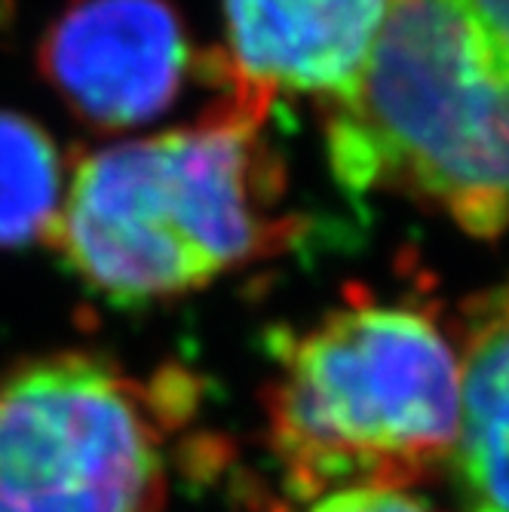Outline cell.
Returning a JSON list of instances; mask_svg holds the SVG:
<instances>
[{"mask_svg":"<svg viewBox=\"0 0 509 512\" xmlns=\"http://www.w3.org/2000/svg\"><path fill=\"white\" fill-rule=\"evenodd\" d=\"M267 111L215 96L184 129L99 148L74 166L53 243L80 283L120 307L172 301L295 246Z\"/></svg>","mask_w":509,"mask_h":512,"instance_id":"cell-1","label":"cell"},{"mask_svg":"<svg viewBox=\"0 0 509 512\" xmlns=\"http://www.w3.org/2000/svg\"><path fill=\"white\" fill-rule=\"evenodd\" d=\"M267 445L298 497L408 488L454 454L460 359L421 304L350 289L307 329L270 338Z\"/></svg>","mask_w":509,"mask_h":512,"instance_id":"cell-2","label":"cell"},{"mask_svg":"<svg viewBox=\"0 0 509 512\" xmlns=\"http://www.w3.org/2000/svg\"><path fill=\"white\" fill-rule=\"evenodd\" d=\"M347 191H393L476 240L509 227V40L460 0H393L347 96L319 105Z\"/></svg>","mask_w":509,"mask_h":512,"instance_id":"cell-3","label":"cell"},{"mask_svg":"<svg viewBox=\"0 0 509 512\" xmlns=\"http://www.w3.org/2000/svg\"><path fill=\"white\" fill-rule=\"evenodd\" d=\"M188 371L135 378L96 353H53L0 378V512H163Z\"/></svg>","mask_w":509,"mask_h":512,"instance_id":"cell-4","label":"cell"},{"mask_svg":"<svg viewBox=\"0 0 509 512\" xmlns=\"http://www.w3.org/2000/svg\"><path fill=\"white\" fill-rule=\"evenodd\" d=\"M40 68L83 123L120 132L163 117L200 62L172 0H71Z\"/></svg>","mask_w":509,"mask_h":512,"instance_id":"cell-5","label":"cell"},{"mask_svg":"<svg viewBox=\"0 0 509 512\" xmlns=\"http://www.w3.org/2000/svg\"><path fill=\"white\" fill-rule=\"evenodd\" d=\"M393 0H224V50L200 74L224 96L267 108L276 96L335 102L356 86Z\"/></svg>","mask_w":509,"mask_h":512,"instance_id":"cell-6","label":"cell"},{"mask_svg":"<svg viewBox=\"0 0 509 512\" xmlns=\"http://www.w3.org/2000/svg\"><path fill=\"white\" fill-rule=\"evenodd\" d=\"M460 414L448 470L464 512H509V279L460 307Z\"/></svg>","mask_w":509,"mask_h":512,"instance_id":"cell-7","label":"cell"},{"mask_svg":"<svg viewBox=\"0 0 509 512\" xmlns=\"http://www.w3.org/2000/svg\"><path fill=\"white\" fill-rule=\"evenodd\" d=\"M65 160L40 123L0 111V246L53 240Z\"/></svg>","mask_w":509,"mask_h":512,"instance_id":"cell-8","label":"cell"},{"mask_svg":"<svg viewBox=\"0 0 509 512\" xmlns=\"http://www.w3.org/2000/svg\"><path fill=\"white\" fill-rule=\"evenodd\" d=\"M310 512H439L408 488L390 485H356L329 491L313 500Z\"/></svg>","mask_w":509,"mask_h":512,"instance_id":"cell-9","label":"cell"}]
</instances>
